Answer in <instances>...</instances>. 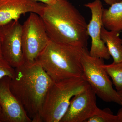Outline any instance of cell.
I'll use <instances>...</instances> for the list:
<instances>
[{
    "label": "cell",
    "instance_id": "9c48e42d",
    "mask_svg": "<svg viewBox=\"0 0 122 122\" xmlns=\"http://www.w3.org/2000/svg\"><path fill=\"white\" fill-rule=\"evenodd\" d=\"M91 11V19L87 24V32L91 39L89 52L92 56L108 60L110 58L107 48L101 37V31L103 26L102 14L103 8L100 0H95L84 5Z\"/></svg>",
    "mask_w": 122,
    "mask_h": 122
},
{
    "label": "cell",
    "instance_id": "4fadbf2b",
    "mask_svg": "<svg viewBox=\"0 0 122 122\" xmlns=\"http://www.w3.org/2000/svg\"><path fill=\"white\" fill-rule=\"evenodd\" d=\"M119 33L107 30L103 26L101 30V38L115 62L122 61V41Z\"/></svg>",
    "mask_w": 122,
    "mask_h": 122
},
{
    "label": "cell",
    "instance_id": "8992f818",
    "mask_svg": "<svg viewBox=\"0 0 122 122\" xmlns=\"http://www.w3.org/2000/svg\"><path fill=\"white\" fill-rule=\"evenodd\" d=\"M50 41L39 15L31 13L22 25V46L25 62L37 59Z\"/></svg>",
    "mask_w": 122,
    "mask_h": 122
},
{
    "label": "cell",
    "instance_id": "2e32d148",
    "mask_svg": "<svg viewBox=\"0 0 122 122\" xmlns=\"http://www.w3.org/2000/svg\"><path fill=\"white\" fill-rule=\"evenodd\" d=\"M15 73V68L2 57H0V79L6 76L12 78Z\"/></svg>",
    "mask_w": 122,
    "mask_h": 122
},
{
    "label": "cell",
    "instance_id": "d6986e66",
    "mask_svg": "<svg viewBox=\"0 0 122 122\" xmlns=\"http://www.w3.org/2000/svg\"><path fill=\"white\" fill-rule=\"evenodd\" d=\"M104 1L106 4L110 5L117 1V0H104Z\"/></svg>",
    "mask_w": 122,
    "mask_h": 122
},
{
    "label": "cell",
    "instance_id": "52a82bcc",
    "mask_svg": "<svg viewBox=\"0 0 122 122\" xmlns=\"http://www.w3.org/2000/svg\"><path fill=\"white\" fill-rule=\"evenodd\" d=\"M22 25L19 20L0 26V41L2 57L13 68L25 62L22 46Z\"/></svg>",
    "mask_w": 122,
    "mask_h": 122
},
{
    "label": "cell",
    "instance_id": "d4e9b609",
    "mask_svg": "<svg viewBox=\"0 0 122 122\" xmlns=\"http://www.w3.org/2000/svg\"></svg>",
    "mask_w": 122,
    "mask_h": 122
},
{
    "label": "cell",
    "instance_id": "603a6c76",
    "mask_svg": "<svg viewBox=\"0 0 122 122\" xmlns=\"http://www.w3.org/2000/svg\"><path fill=\"white\" fill-rule=\"evenodd\" d=\"M121 0H117V1H119Z\"/></svg>",
    "mask_w": 122,
    "mask_h": 122
},
{
    "label": "cell",
    "instance_id": "ba28073f",
    "mask_svg": "<svg viewBox=\"0 0 122 122\" xmlns=\"http://www.w3.org/2000/svg\"><path fill=\"white\" fill-rule=\"evenodd\" d=\"M96 94L88 83L85 89L74 95L60 122H86L96 114L100 109L97 107Z\"/></svg>",
    "mask_w": 122,
    "mask_h": 122
},
{
    "label": "cell",
    "instance_id": "5b68a950",
    "mask_svg": "<svg viewBox=\"0 0 122 122\" xmlns=\"http://www.w3.org/2000/svg\"><path fill=\"white\" fill-rule=\"evenodd\" d=\"M103 59L92 56L87 48H83L81 59L82 77L102 100L122 106L117 92L114 89L109 76L103 68Z\"/></svg>",
    "mask_w": 122,
    "mask_h": 122
},
{
    "label": "cell",
    "instance_id": "5bb4252c",
    "mask_svg": "<svg viewBox=\"0 0 122 122\" xmlns=\"http://www.w3.org/2000/svg\"><path fill=\"white\" fill-rule=\"evenodd\" d=\"M103 68L113 81L117 91L122 90V61L103 65Z\"/></svg>",
    "mask_w": 122,
    "mask_h": 122
},
{
    "label": "cell",
    "instance_id": "cb8c5ba5",
    "mask_svg": "<svg viewBox=\"0 0 122 122\" xmlns=\"http://www.w3.org/2000/svg\"></svg>",
    "mask_w": 122,
    "mask_h": 122
},
{
    "label": "cell",
    "instance_id": "ffe728a7",
    "mask_svg": "<svg viewBox=\"0 0 122 122\" xmlns=\"http://www.w3.org/2000/svg\"><path fill=\"white\" fill-rule=\"evenodd\" d=\"M117 92L122 102V90L120 91H117Z\"/></svg>",
    "mask_w": 122,
    "mask_h": 122
},
{
    "label": "cell",
    "instance_id": "6da1fadb",
    "mask_svg": "<svg viewBox=\"0 0 122 122\" xmlns=\"http://www.w3.org/2000/svg\"><path fill=\"white\" fill-rule=\"evenodd\" d=\"M39 16L51 41L87 48V24L83 15L68 0H57L45 4Z\"/></svg>",
    "mask_w": 122,
    "mask_h": 122
},
{
    "label": "cell",
    "instance_id": "9a60e30c",
    "mask_svg": "<svg viewBox=\"0 0 122 122\" xmlns=\"http://www.w3.org/2000/svg\"><path fill=\"white\" fill-rule=\"evenodd\" d=\"M86 122H118L117 115H114L109 108L99 111L96 114L89 118Z\"/></svg>",
    "mask_w": 122,
    "mask_h": 122
},
{
    "label": "cell",
    "instance_id": "7c38bea8",
    "mask_svg": "<svg viewBox=\"0 0 122 122\" xmlns=\"http://www.w3.org/2000/svg\"><path fill=\"white\" fill-rule=\"evenodd\" d=\"M102 22L107 30L120 32L122 30V0L115 2L108 9H103Z\"/></svg>",
    "mask_w": 122,
    "mask_h": 122
},
{
    "label": "cell",
    "instance_id": "30bf717a",
    "mask_svg": "<svg viewBox=\"0 0 122 122\" xmlns=\"http://www.w3.org/2000/svg\"><path fill=\"white\" fill-rule=\"evenodd\" d=\"M11 78L8 76L0 79V122H32L24 107L10 89Z\"/></svg>",
    "mask_w": 122,
    "mask_h": 122
},
{
    "label": "cell",
    "instance_id": "44dd1931",
    "mask_svg": "<svg viewBox=\"0 0 122 122\" xmlns=\"http://www.w3.org/2000/svg\"><path fill=\"white\" fill-rule=\"evenodd\" d=\"M2 52H1V45L0 41V57H2Z\"/></svg>",
    "mask_w": 122,
    "mask_h": 122
},
{
    "label": "cell",
    "instance_id": "277c9868",
    "mask_svg": "<svg viewBox=\"0 0 122 122\" xmlns=\"http://www.w3.org/2000/svg\"><path fill=\"white\" fill-rule=\"evenodd\" d=\"M82 77L54 81L48 90L42 105L41 122H60L75 95L87 84Z\"/></svg>",
    "mask_w": 122,
    "mask_h": 122
},
{
    "label": "cell",
    "instance_id": "ac0fdd59",
    "mask_svg": "<svg viewBox=\"0 0 122 122\" xmlns=\"http://www.w3.org/2000/svg\"><path fill=\"white\" fill-rule=\"evenodd\" d=\"M117 115L118 117V122H122V107L119 110Z\"/></svg>",
    "mask_w": 122,
    "mask_h": 122
},
{
    "label": "cell",
    "instance_id": "e0dca14e",
    "mask_svg": "<svg viewBox=\"0 0 122 122\" xmlns=\"http://www.w3.org/2000/svg\"><path fill=\"white\" fill-rule=\"evenodd\" d=\"M37 2H40L46 5H50L54 3L57 0H34Z\"/></svg>",
    "mask_w": 122,
    "mask_h": 122
},
{
    "label": "cell",
    "instance_id": "7a4b0ae2",
    "mask_svg": "<svg viewBox=\"0 0 122 122\" xmlns=\"http://www.w3.org/2000/svg\"><path fill=\"white\" fill-rule=\"evenodd\" d=\"M15 69L10 89L32 122H41V114L46 93L53 81L37 61L25 62Z\"/></svg>",
    "mask_w": 122,
    "mask_h": 122
},
{
    "label": "cell",
    "instance_id": "3957f363",
    "mask_svg": "<svg viewBox=\"0 0 122 122\" xmlns=\"http://www.w3.org/2000/svg\"><path fill=\"white\" fill-rule=\"evenodd\" d=\"M82 49L50 40L36 61L53 81L82 77Z\"/></svg>",
    "mask_w": 122,
    "mask_h": 122
},
{
    "label": "cell",
    "instance_id": "7402d4cb",
    "mask_svg": "<svg viewBox=\"0 0 122 122\" xmlns=\"http://www.w3.org/2000/svg\"><path fill=\"white\" fill-rule=\"evenodd\" d=\"M1 107L0 106V116L1 114Z\"/></svg>",
    "mask_w": 122,
    "mask_h": 122
},
{
    "label": "cell",
    "instance_id": "8fae6325",
    "mask_svg": "<svg viewBox=\"0 0 122 122\" xmlns=\"http://www.w3.org/2000/svg\"><path fill=\"white\" fill-rule=\"evenodd\" d=\"M45 5L34 0H0V26L19 20L21 15L28 13L40 15Z\"/></svg>",
    "mask_w": 122,
    "mask_h": 122
}]
</instances>
